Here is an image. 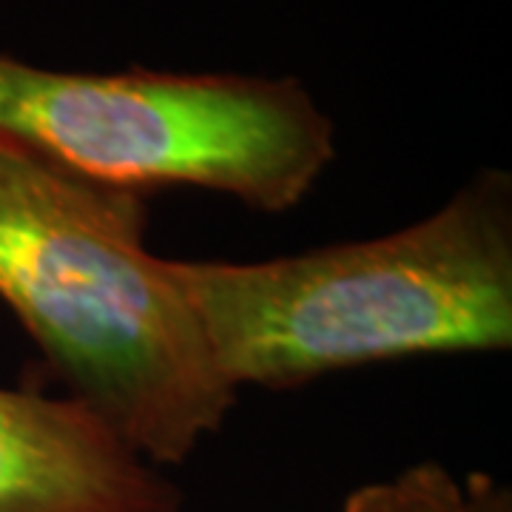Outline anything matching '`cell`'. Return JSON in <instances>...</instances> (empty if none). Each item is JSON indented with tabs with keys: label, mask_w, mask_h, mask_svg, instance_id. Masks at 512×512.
Wrapping results in <instances>:
<instances>
[{
	"label": "cell",
	"mask_w": 512,
	"mask_h": 512,
	"mask_svg": "<svg viewBox=\"0 0 512 512\" xmlns=\"http://www.w3.org/2000/svg\"><path fill=\"white\" fill-rule=\"evenodd\" d=\"M461 512H512V493L498 478L473 473L464 481Z\"/></svg>",
	"instance_id": "6"
},
{
	"label": "cell",
	"mask_w": 512,
	"mask_h": 512,
	"mask_svg": "<svg viewBox=\"0 0 512 512\" xmlns=\"http://www.w3.org/2000/svg\"><path fill=\"white\" fill-rule=\"evenodd\" d=\"M146 228V194L0 137V302L72 399L148 464L177 467L239 390Z\"/></svg>",
	"instance_id": "1"
},
{
	"label": "cell",
	"mask_w": 512,
	"mask_h": 512,
	"mask_svg": "<svg viewBox=\"0 0 512 512\" xmlns=\"http://www.w3.org/2000/svg\"><path fill=\"white\" fill-rule=\"evenodd\" d=\"M0 137L114 188H200L262 214L302 205L336 160L333 120L293 77L60 72L3 52Z\"/></svg>",
	"instance_id": "3"
},
{
	"label": "cell",
	"mask_w": 512,
	"mask_h": 512,
	"mask_svg": "<svg viewBox=\"0 0 512 512\" xmlns=\"http://www.w3.org/2000/svg\"><path fill=\"white\" fill-rule=\"evenodd\" d=\"M168 262L237 390L512 348V177L498 168L382 237L262 262Z\"/></svg>",
	"instance_id": "2"
},
{
	"label": "cell",
	"mask_w": 512,
	"mask_h": 512,
	"mask_svg": "<svg viewBox=\"0 0 512 512\" xmlns=\"http://www.w3.org/2000/svg\"><path fill=\"white\" fill-rule=\"evenodd\" d=\"M183 490L72 396L0 384V512H183Z\"/></svg>",
	"instance_id": "4"
},
{
	"label": "cell",
	"mask_w": 512,
	"mask_h": 512,
	"mask_svg": "<svg viewBox=\"0 0 512 512\" xmlns=\"http://www.w3.org/2000/svg\"><path fill=\"white\" fill-rule=\"evenodd\" d=\"M461 504L464 481L441 461H419L399 476L356 487L342 512H461Z\"/></svg>",
	"instance_id": "5"
}]
</instances>
